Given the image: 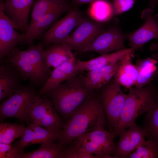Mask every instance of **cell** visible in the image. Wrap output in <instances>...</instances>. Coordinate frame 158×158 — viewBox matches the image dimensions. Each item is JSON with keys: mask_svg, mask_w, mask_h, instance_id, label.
Wrapping results in <instances>:
<instances>
[{"mask_svg": "<svg viewBox=\"0 0 158 158\" xmlns=\"http://www.w3.org/2000/svg\"><path fill=\"white\" fill-rule=\"evenodd\" d=\"M106 116L103 107L95 92L87 98L63 125L58 145L63 147L82 135L104 128L107 123Z\"/></svg>", "mask_w": 158, "mask_h": 158, "instance_id": "1", "label": "cell"}, {"mask_svg": "<svg viewBox=\"0 0 158 158\" xmlns=\"http://www.w3.org/2000/svg\"><path fill=\"white\" fill-rule=\"evenodd\" d=\"M43 48L42 42L24 50L16 47L5 58L18 69L24 81L28 79L30 83L41 88L53 70L47 64Z\"/></svg>", "mask_w": 158, "mask_h": 158, "instance_id": "2", "label": "cell"}, {"mask_svg": "<svg viewBox=\"0 0 158 158\" xmlns=\"http://www.w3.org/2000/svg\"><path fill=\"white\" fill-rule=\"evenodd\" d=\"M85 78L81 73L43 94L50 99L56 111L67 122L87 98L96 92L87 86Z\"/></svg>", "mask_w": 158, "mask_h": 158, "instance_id": "3", "label": "cell"}, {"mask_svg": "<svg viewBox=\"0 0 158 158\" xmlns=\"http://www.w3.org/2000/svg\"><path fill=\"white\" fill-rule=\"evenodd\" d=\"M117 123L114 132L115 136L135 123L137 118L148 112L156 106L154 92L150 86L138 88L132 86L128 88Z\"/></svg>", "mask_w": 158, "mask_h": 158, "instance_id": "4", "label": "cell"}, {"mask_svg": "<svg viewBox=\"0 0 158 158\" xmlns=\"http://www.w3.org/2000/svg\"><path fill=\"white\" fill-rule=\"evenodd\" d=\"M35 87L30 83L23 85L3 102L0 106L1 120L15 118L27 122L30 119L29 114L31 107L35 97L39 94Z\"/></svg>", "mask_w": 158, "mask_h": 158, "instance_id": "5", "label": "cell"}, {"mask_svg": "<svg viewBox=\"0 0 158 158\" xmlns=\"http://www.w3.org/2000/svg\"><path fill=\"white\" fill-rule=\"evenodd\" d=\"M97 91L104 109L109 131L114 132L127 94L123 92L114 76Z\"/></svg>", "mask_w": 158, "mask_h": 158, "instance_id": "6", "label": "cell"}, {"mask_svg": "<svg viewBox=\"0 0 158 158\" xmlns=\"http://www.w3.org/2000/svg\"><path fill=\"white\" fill-rule=\"evenodd\" d=\"M115 137L113 132L100 129L82 135L72 142L77 147L90 154H106L115 156L116 147L114 140Z\"/></svg>", "mask_w": 158, "mask_h": 158, "instance_id": "7", "label": "cell"}, {"mask_svg": "<svg viewBox=\"0 0 158 158\" xmlns=\"http://www.w3.org/2000/svg\"><path fill=\"white\" fill-rule=\"evenodd\" d=\"M77 6H71L67 14L55 23L43 35V44L48 46L55 43L66 42L72 30L84 18Z\"/></svg>", "mask_w": 158, "mask_h": 158, "instance_id": "8", "label": "cell"}, {"mask_svg": "<svg viewBox=\"0 0 158 158\" xmlns=\"http://www.w3.org/2000/svg\"><path fill=\"white\" fill-rule=\"evenodd\" d=\"M126 39L119 26L115 25L100 33L83 52H96L102 55L126 48L124 41Z\"/></svg>", "mask_w": 158, "mask_h": 158, "instance_id": "9", "label": "cell"}, {"mask_svg": "<svg viewBox=\"0 0 158 158\" xmlns=\"http://www.w3.org/2000/svg\"><path fill=\"white\" fill-rule=\"evenodd\" d=\"M105 23L84 18L75 30L69 35L66 42L68 43L72 50L83 52L105 30Z\"/></svg>", "mask_w": 158, "mask_h": 158, "instance_id": "10", "label": "cell"}, {"mask_svg": "<svg viewBox=\"0 0 158 158\" xmlns=\"http://www.w3.org/2000/svg\"><path fill=\"white\" fill-rule=\"evenodd\" d=\"M153 13L152 8L145 9L141 14V18L145 20L144 23L135 31L126 34L130 48L135 50L142 48L146 43L151 40H158V23L153 16Z\"/></svg>", "mask_w": 158, "mask_h": 158, "instance_id": "11", "label": "cell"}, {"mask_svg": "<svg viewBox=\"0 0 158 158\" xmlns=\"http://www.w3.org/2000/svg\"><path fill=\"white\" fill-rule=\"evenodd\" d=\"M61 131L47 128L32 122L25 128L20 139L13 146L18 149L19 153H22L25 148L29 145L54 143L55 140H58Z\"/></svg>", "mask_w": 158, "mask_h": 158, "instance_id": "12", "label": "cell"}, {"mask_svg": "<svg viewBox=\"0 0 158 158\" xmlns=\"http://www.w3.org/2000/svg\"><path fill=\"white\" fill-rule=\"evenodd\" d=\"M16 26L5 13L4 1H0V58L8 55L20 43H23L24 34L18 32Z\"/></svg>", "mask_w": 158, "mask_h": 158, "instance_id": "13", "label": "cell"}, {"mask_svg": "<svg viewBox=\"0 0 158 158\" xmlns=\"http://www.w3.org/2000/svg\"><path fill=\"white\" fill-rule=\"evenodd\" d=\"M120 139L116 145V158H127L128 154L139 146L145 143V138L150 135L147 130L137 125L135 123L129 129L119 134Z\"/></svg>", "mask_w": 158, "mask_h": 158, "instance_id": "14", "label": "cell"}, {"mask_svg": "<svg viewBox=\"0 0 158 158\" xmlns=\"http://www.w3.org/2000/svg\"><path fill=\"white\" fill-rule=\"evenodd\" d=\"M23 79L18 69L4 57L0 58V101L11 96L22 85Z\"/></svg>", "mask_w": 158, "mask_h": 158, "instance_id": "15", "label": "cell"}, {"mask_svg": "<svg viewBox=\"0 0 158 158\" xmlns=\"http://www.w3.org/2000/svg\"><path fill=\"white\" fill-rule=\"evenodd\" d=\"M33 1L34 0H4L5 13L17 30L22 31L23 34L29 25V15Z\"/></svg>", "mask_w": 158, "mask_h": 158, "instance_id": "16", "label": "cell"}, {"mask_svg": "<svg viewBox=\"0 0 158 158\" xmlns=\"http://www.w3.org/2000/svg\"><path fill=\"white\" fill-rule=\"evenodd\" d=\"M71 6L59 8L51 11L28 26L24 33L23 43L27 44L28 47L34 45L35 40L42 36L59 18L63 13L68 12Z\"/></svg>", "mask_w": 158, "mask_h": 158, "instance_id": "17", "label": "cell"}, {"mask_svg": "<svg viewBox=\"0 0 158 158\" xmlns=\"http://www.w3.org/2000/svg\"><path fill=\"white\" fill-rule=\"evenodd\" d=\"M121 61L88 71L85 75L87 86L91 90L97 91L107 84L116 73Z\"/></svg>", "mask_w": 158, "mask_h": 158, "instance_id": "18", "label": "cell"}, {"mask_svg": "<svg viewBox=\"0 0 158 158\" xmlns=\"http://www.w3.org/2000/svg\"><path fill=\"white\" fill-rule=\"evenodd\" d=\"M78 61L65 62L54 69L45 84L39 90V94L43 95L69 78L82 73L77 69Z\"/></svg>", "mask_w": 158, "mask_h": 158, "instance_id": "19", "label": "cell"}, {"mask_svg": "<svg viewBox=\"0 0 158 158\" xmlns=\"http://www.w3.org/2000/svg\"><path fill=\"white\" fill-rule=\"evenodd\" d=\"M135 50L133 48H126L85 61L78 60L77 68L80 73L99 68L121 60L126 55L132 53Z\"/></svg>", "mask_w": 158, "mask_h": 158, "instance_id": "20", "label": "cell"}, {"mask_svg": "<svg viewBox=\"0 0 158 158\" xmlns=\"http://www.w3.org/2000/svg\"><path fill=\"white\" fill-rule=\"evenodd\" d=\"M72 51L67 42L51 44L45 50L47 66L54 69L65 62L76 60Z\"/></svg>", "mask_w": 158, "mask_h": 158, "instance_id": "21", "label": "cell"}, {"mask_svg": "<svg viewBox=\"0 0 158 158\" xmlns=\"http://www.w3.org/2000/svg\"><path fill=\"white\" fill-rule=\"evenodd\" d=\"M90 4L87 13L94 21L106 23L115 16L113 7L109 0H96Z\"/></svg>", "mask_w": 158, "mask_h": 158, "instance_id": "22", "label": "cell"}, {"mask_svg": "<svg viewBox=\"0 0 158 158\" xmlns=\"http://www.w3.org/2000/svg\"><path fill=\"white\" fill-rule=\"evenodd\" d=\"M71 6L67 0H36L33 5L28 27L51 11L59 8Z\"/></svg>", "mask_w": 158, "mask_h": 158, "instance_id": "23", "label": "cell"}, {"mask_svg": "<svg viewBox=\"0 0 158 158\" xmlns=\"http://www.w3.org/2000/svg\"><path fill=\"white\" fill-rule=\"evenodd\" d=\"M157 60L148 58L139 60L136 66L139 75L135 85V87L142 88L152 80L157 71Z\"/></svg>", "mask_w": 158, "mask_h": 158, "instance_id": "24", "label": "cell"}, {"mask_svg": "<svg viewBox=\"0 0 158 158\" xmlns=\"http://www.w3.org/2000/svg\"><path fill=\"white\" fill-rule=\"evenodd\" d=\"M40 94L35 97L31 107L29 117L32 122L37 125L44 116L54 108L51 101L46 96Z\"/></svg>", "mask_w": 158, "mask_h": 158, "instance_id": "25", "label": "cell"}, {"mask_svg": "<svg viewBox=\"0 0 158 158\" xmlns=\"http://www.w3.org/2000/svg\"><path fill=\"white\" fill-rule=\"evenodd\" d=\"M63 148L54 143H42L37 150L28 153H19L16 158H59Z\"/></svg>", "mask_w": 158, "mask_h": 158, "instance_id": "26", "label": "cell"}, {"mask_svg": "<svg viewBox=\"0 0 158 158\" xmlns=\"http://www.w3.org/2000/svg\"><path fill=\"white\" fill-rule=\"evenodd\" d=\"M23 126L6 123H0V143L11 144L20 137L25 128Z\"/></svg>", "mask_w": 158, "mask_h": 158, "instance_id": "27", "label": "cell"}, {"mask_svg": "<svg viewBox=\"0 0 158 158\" xmlns=\"http://www.w3.org/2000/svg\"><path fill=\"white\" fill-rule=\"evenodd\" d=\"M157 157L158 144L151 136L145 143L138 147L127 157V158H130Z\"/></svg>", "mask_w": 158, "mask_h": 158, "instance_id": "28", "label": "cell"}, {"mask_svg": "<svg viewBox=\"0 0 158 158\" xmlns=\"http://www.w3.org/2000/svg\"><path fill=\"white\" fill-rule=\"evenodd\" d=\"M132 54H127L121 60L117 73L131 78L135 85L138 79L139 73L136 66L132 63Z\"/></svg>", "mask_w": 158, "mask_h": 158, "instance_id": "29", "label": "cell"}, {"mask_svg": "<svg viewBox=\"0 0 158 158\" xmlns=\"http://www.w3.org/2000/svg\"><path fill=\"white\" fill-rule=\"evenodd\" d=\"M156 102V107L148 112L145 117L144 128L158 144V100Z\"/></svg>", "mask_w": 158, "mask_h": 158, "instance_id": "30", "label": "cell"}, {"mask_svg": "<svg viewBox=\"0 0 158 158\" xmlns=\"http://www.w3.org/2000/svg\"><path fill=\"white\" fill-rule=\"evenodd\" d=\"M55 108L47 113L37 125L45 128L61 130L64 125Z\"/></svg>", "mask_w": 158, "mask_h": 158, "instance_id": "31", "label": "cell"}, {"mask_svg": "<svg viewBox=\"0 0 158 158\" xmlns=\"http://www.w3.org/2000/svg\"><path fill=\"white\" fill-rule=\"evenodd\" d=\"M113 7L114 15H120L130 9L133 6L134 0H110Z\"/></svg>", "mask_w": 158, "mask_h": 158, "instance_id": "32", "label": "cell"}, {"mask_svg": "<svg viewBox=\"0 0 158 158\" xmlns=\"http://www.w3.org/2000/svg\"><path fill=\"white\" fill-rule=\"evenodd\" d=\"M18 149L10 144L0 143V158H16Z\"/></svg>", "mask_w": 158, "mask_h": 158, "instance_id": "33", "label": "cell"}, {"mask_svg": "<svg viewBox=\"0 0 158 158\" xmlns=\"http://www.w3.org/2000/svg\"><path fill=\"white\" fill-rule=\"evenodd\" d=\"M96 0H71V6H78L85 4H90Z\"/></svg>", "mask_w": 158, "mask_h": 158, "instance_id": "34", "label": "cell"}, {"mask_svg": "<svg viewBox=\"0 0 158 158\" xmlns=\"http://www.w3.org/2000/svg\"><path fill=\"white\" fill-rule=\"evenodd\" d=\"M95 158H115L114 156L106 154H94Z\"/></svg>", "mask_w": 158, "mask_h": 158, "instance_id": "35", "label": "cell"}, {"mask_svg": "<svg viewBox=\"0 0 158 158\" xmlns=\"http://www.w3.org/2000/svg\"><path fill=\"white\" fill-rule=\"evenodd\" d=\"M152 49H154L157 51L156 53L154 54L152 56L153 58L155 59H158V41L157 43L152 44Z\"/></svg>", "mask_w": 158, "mask_h": 158, "instance_id": "36", "label": "cell"}, {"mask_svg": "<svg viewBox=\"0 0 158 158\" xmlns=\"http://www.w3.org/2000/svg\"><path fill=\"white\" fill-rule=\"evenodd\" d=\"M150 6L152 8H155L158 5V0H149Z\"/></svg>", "mask_w": 158, "mask_h": 158, "instance_id": "37", "label": "cell"}, {"mask_svg": "<svg viewBox=\"0 0 158 158\" xmlns=\"http://www.w3.org/2000/svg\"><path fill=\"white\" fill-rule=\"evenodd\" d=\"M154 17L157 23H158V14H156L154 16Z\"/></svg>", "mask_w": 158, "mask_h": 158, "instance_id": "38", "label": "cell"}]
</instances>
